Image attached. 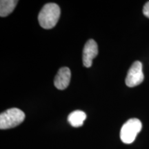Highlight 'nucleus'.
<instances>
[{
  "instance_id": "obj_4",
  "label": "nucleus",
  "mask_w": 149,
  "mask_h": 149,
  "mask_svg": "<svg viewBox=\"0 0 149 149\" xmlns=\"http://www.w3.org/2000/svg\"><path fill=\"white\" fill-rule=\"evenodd\" d=\"M144 79V75L142 70V64L140 61H136L128 70L126 77V84L130 88L137 86L143 82Z\"/></svg>"
},
{
  "instance_id": "obj_6",
  "label": "nucleus",
  "mask_w": 149,
  "mask_h": 149,
  "mask_svg": "<svg viewBox=\"0 0 149 149\" xmlns=\"http://www.w3.org/2000/svg\"><path fill=\"white\" fill-rule=\"evenodd\" d=\"M71 72L68 67H62L58 70L54 79V85L59 90H64L69 85Z\"/></svg>"
},
{
  "instance_id": "obj_3",
  "label": "nucleus",
  "mask_w": 149,
  "mask_h": 149,
  "mask_svg": "<svg viewBox=\"0 0 149 149\" xmlns=\"http://www.w3.org/2000/svg\"><path fill=\"white\" fill-rule=\"evenodd\" d=\"M141 128H142V124L140 120L137 118L130 119L121 128V140L124 144H131L135 141L137 135L141 131Z\"/></svg>"
},
{
  "instance_id": "obj_7",
  "label": "nucleus",
  "mask_w": 149,
  "mask_h": 149,
  "mask_svg": "<svg viewBox=\"0 0 149 149\" xmlns=\"http://www.w3.org/2000/svg\"><path fill=\"white\" fill-rule=\"evenodd\" d=\"M86 119V115L84 112L77 110L70 113L68 117V122L73 127H79L83 125Z\"/></svg>"
},
{
  "instance_id": "obj_9",
  "label": "nucleus",
  "mask_w": 149,
  "mask_h": 149,
  "mask_svg": "<svg viewBox=\"0 0 149 149\" xmlns=\"http://www.w3.org/2000/svg\"><path fill=\"white\" fill-rule=\"evenodd\" d=\"M143 14L147 18H149V1H147L144 6V8H143Z\"/></svg>"
},
{
  "instance_id": "obj_1",
  "label": "nucleus",
  "mask_w": 149,
  "mask_h": 149,
  "mask_svg": "<svg viewBox=\"0 0 149 149\" xmlns=\"http://www.w3.org/2000/svg\"><path fill=\"white\" fill-rule=\"evenodd\" d=\"M61 14L59 6L55 3L44 5L38 15V21L41 27L44 29H51L56 26Z\"/></svg>"
},
{
  "instance_id": "obj_8",
  "label": "nucleus",
  "mask_w": 149,
  "mask_h": 149,
  "mask_svg": "<svg viewBox=\"0 0 149 149\" xmlns=\"http://www.w3.org/2000/svg\"><path fill=\"white\" fill-rule=\"evenodd\" d=\"M15 0H1L0 1V16L4 17L12 13L17 4Z\"/></svg>"
},
{
  "instance_id": "obj_2",
  "label": "nucleus",
  "mask_w": 149,
  "mask_h": 149,
  "mask_svg": "<svg viewBox=\"0 0 149 149\" xmlns=\"http://www.w3.org/2000/svg\"><path fill=\"white\" fill-rule=\"evenodd\" d=\"M25 117V113L17 108L6 110L0 115V128L6 130L16 127L24 122Z\"/></svg>"
},
{
  "instance_id": "obj_5",
  "label": "nucleus",
  "mask_w": 149,
  "mask_h": 149,
  "mask_svg": "<svg viewBox=\"0 0 149 149\" xmlns=\"http://www.w3.org/2000/svg\"><path fill=\"white\" fill-rule=\"evenodd\" d=\"M98 55V46L94 40H89L85 44L83 50V64L86 68L92 66L93 60Z\"/></svg>"
}]
</instances>
